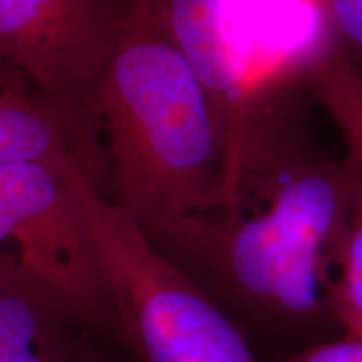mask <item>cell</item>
Here are the masks:
<instances>
[{
    "mask_svg": "<svg viewBox=\"0 0 362 362\" xmlns=\"http://www.w3.org/2000/svg\"><path fill=\"white\" fill-rule=\"evenodd\" d=\"M359 173L351 158L320 151L282 88L262 90L240 144L233 206L146 237L247 337L304 341L337 325L334 284Z\"/></svg>",
    "mask_w": 362,
    "mask_h": 362,
    "instance_id": "1",
    "label": "cell"
},
{
    "mask_svg": "<svg viewBox=\"0 0 362 362\" xmlns=\"http://www.w3.org/2000/svg\"><path fill=\"white\" fill-rule=\"evenodd\" d=\"M106 134V197L146 235L232 208V153L214 104L163 21L136 0L90 104Z\"/></svg>",
    "mask_w": 362,
    "mask_h": 362,
    "instance_id": "2",
    "label": "cell"
},
{
    "mask_svg": "<svg viewBox=\"0 0 362 362\" xmlns=\"http://www.w3.org/2000/svg\"><path fill=\"white\" fill-rule=\"evenodd\" d=\"M131 362H259L247 334L161 255L86 168L72 171Z\"/></svg>",
    "mask_w": 362,
    "mask_h": 362,
    "instance_id": "3",
    "label": "cell"
},
{
    "mask_svg": "<svg viewBox=\"0 0 362 362\" xmlns=\"http://www.w3.org/2000/svg\"><path fill=\"white\" fill-rule=\"evenodd\" d=\"M74 168L0 165V262L19 270L90 337L119 344L110 285L72 183Z\"/></svg>",
    "mask_w": 362,
    "mask_h": 362,
    "instance_id": "4",
    "label": "cell"
},
{
    "mask_svg": "<svg viewBox=\"0 0 362 362\" xmlns=\"http://www.w3.org/2000/svg\"><path fill=\"white\" fill-rule=\"evenodd\" d=\"M136 0H0V61L94 129L90 104Z\"/></svg>",
    "mask_w": 362,
    "mask_h": 362,
    "instance_id": "5",
    "label": "cell"
},
{
    "mask_svg": "<svg viewBox=\"0 0 362 362\" xmlns=\"http://www.w3.org/2000/svg\"><path fill=\"white\" fill-rule=\"evenodd\" d=\"M163 21L211 99L237 163L257 86L238 34L235 0H156Z\"/></svg>",
    "mask_w": 362,
    "mask_h": 362,
    "instance_id": "6",
    "label": "cell"
},
{
    "mask_svg": "<svg viewBox=\"0 0 362 362\" xmlns=\"http://www.w3.org/2000/svg\"><path fill=\"white\" fill-rule=\"evenodd\" d=\"M86 121L45 99L19 71L0 61V165L86 166L94 178V146Z\"/></svg>",
    "mask_w": 362,
    "mask_h": 362,
    "instance_id": "7",
    "label": "cell"
},
{
    "mask_svg": "<svg viewBox=\"0 0 362 362\" xmlns=\"http://www.w3.org/2000/svg\"><path fill=\"white\" fill-rule=\"evenodd\" d=\"M90 341L52 298L0 262V362H79Z\"/></svg>",
    "mask_w": 362,
    "mask_h": 362,
    "instance_id": "8",
    "label": "cell"
},
{
    "mask_svg": "<svg viewBox=\"0 0 362 362\" xmlns=\"http://www.w3.org/2000/svg\"><path fill=\"white\" fill-rule=\"evenodd\" d=\"M342 134L349 158L362 170V72L334 40H327L298 69Z\"/></svg>",
    "mask_w": 362,
    "mask_h": 362,
    "instance_id": "9",
    "label": "cell"
},
{
    "mask_svg": "<svg viewBox=\"0 0 362 362\" xmlns=\"http://www.w3.org/2000/svg\"><path fill=\"white\" fill-rule=\"evenodd\" d=\"M332 310L337 327L347 337H362V170L339 255Z\"/></svg>",
    "mask_w": 362,
    "mask_h": 362,
    "instance_id": "10",
    "label": "cell"
},
{
    "mask_svg": "<svg viewBox=\"0 0 362 362\" xmlns=\"http://www.w3.org/2000/svg\"><path fill=\"white\" fill-rule=\"evenodd\" d=\"M315 4L330 37L361 69L362 0H315Z\"/></svg>",
    "mask_w": 362,
    "mask_h": 362,
    "instance_id": "11",
    "label": "cell"
},
{
    "mask_svg": "<svg viewBox=\"0 0 362 362\" xmlns=\"http://www.w3.org/2000/svg\"><path fill=\"white\" fill-rule=\"evenodd\" d=\"M277 362H362V337L344 336L337 341L310 344Z\"/></svg>",
    "mask_w": 362,
    "mask_h": 362,
    "instance_id": "12",
    "label": "cell"
},
{
    "mask_svg": "<svg viewBox=\"0 0 362 362\" xmlns=\"http://www.w3.org/2000/svg\"><path fill=\"white\" fill-rule=\"evenodd\" d=\"M79 362H111V361L107 359V357L104 356L98 347H94L93 342H89L88 347H86V351L83 352V356H81Z\"/></svg>",
    "mask_w": 362,
    "mask_h": 362,
    "instance_id": "13",
    "label": "cell"
}]
</instances>
